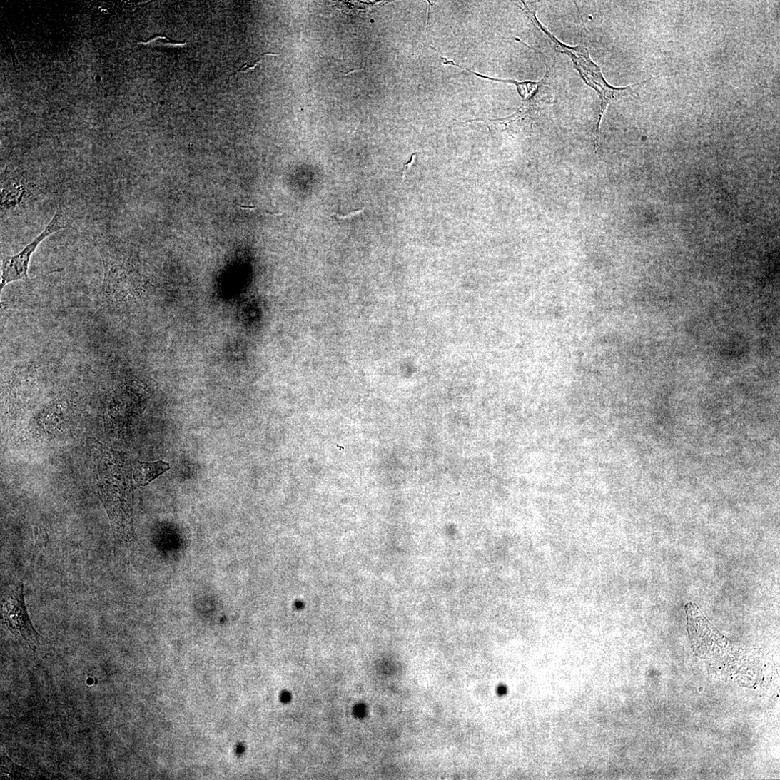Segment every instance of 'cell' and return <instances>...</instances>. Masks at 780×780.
Segmentation results:
<instances>
[{
	"label": "cell",
	"instance_id": "6da1fadb",
	"mask_svg": "<svg viewBox=\"0 0 780 780\" xmlns=\"http://www.w3.org/2000/svg\"><path fill=\"white\" fill-rule=\"evenodd\" d=\"M90 453L93 481L118 542L126 541L131 531L132 487L126 455L92 440Z\"/></svg>",
	"mask_w": 780,
	"mask_h": 780
},
{
	"label": "cell",
	"instance_id": "7a4b0ae2",
	"mask_svg": "<svg viewBox=\"0 0 780 780\" xmlns=\"http://www.w3.org/2000/svg\"><path fill=\"white\" fill-rule=\"evenodd\" d=\"M524 8H520L530 19L533 25L541 30L547 37L550 45L557 52L567 55L572 60L575 69L578 71L584 83L592 88L599 98V116L592 131V139L595 151H597L599 140V127L602 122L604 113L608 106L614 101L632 95L637 87L644 84L654 78H649L641 83L624 88H617L611 86L604 76L603 72L597 64L593 62L589 55L588 48L587 31L584 23L581 18V40L576 46H569L559 41L552 32H550L541 22H540L534 11L529 9L525 2Z\"/></svg>",
	"mask_w": 780,
	"mask_h": 780
},
{
	"label": "cell",
	"instance_id": "3957f363",
	"mask_svg": "<svg viewBox=\"0 0 780 780\" xmlns=\"http://www.w3.org/2000/svg\"><path fill=\"white\" fill-rule=\"evenodd\" d=\"M82 218L78 212L67 206L63 203H59L56 212L47 226L18 254L14 256H4L2 258L1 280H0V290L16 281L31 280L29 276V268L32 255L36 251L40 244L51 234L60 230L73 228L76 230L74 224L76 221Z\"/></svg>",
	"mask_w": 780,
	"mask_h": 780
},
{
	"label": "cell",
	"instance_id": "277c9868",
	"mask_svg": "<svg viewBox=\"0 0 780 780\" xmlns=\"http://www.w3.org/2000/svg\"><path fill=\"white\" fill-rule=\"evenodd\" d=\"M2 622L21 644L34 652L36 649L40 636L34 629L29 617L22 582L18 583L4 594Z\"/></svg>",
	"mask_w": 780,
	"mask_h": 780
},
{
	"label": "cell",
	"instance_id": "5b68a950",
	"mask_svg": "<svg viewBox=\"0 0 780 780\" xmlns=\"http://www.w3.org/2000/svg\"><path fill=\"white\" fill-rule=\"evenodd\" d=\"M168 463L158 460L153 462L136 461L133 464V478L139 486H146L153 480L169 469Z\"/></svg>",
	"mask_w": 780,
	"mask_h": 780
},
{
	"label": "cell",
	"instance_id": "8992f818",
	"mask_svg": "<svg viewBox=\"0 0 780 780\" xmlns=\"http://www.w3.org/2000/svg\"><path fill=\"white\" fill-rule=\"evenodd\" d=\"M262 61H263V59L261 58V59H259V60H258V61L257 63H255V64H254L253 66H248V65H245V66H243V67H242L241 69H239V70H238V71H237L236 73H235V74H232L231 76H230V77H231V76H236V75H237V74H241V73H247V72H248V71H254V70H255V69H256V67L258 66V65H259L260 64H261V62H262Z\"/></svg>",
	"mask_w": 780,
	"mask_h": 780
},
{
	"label": "cell",
	"instance_id": "52a82bcc",
	"mask_svg": "<svg viewBox=\"0 0 780 780\" xmlns=\"http://www.w3.org/2000/svg\"><path fill=\"white\" fill-rule=\"evenodd\" d=\"M415 154H416L415 153H412V156H411L410 160L409 161V162H408V163H406V164H405V165L404 166V169H403V173H402V181H401V185H402V184H403V183H404V181H405V174H406V172H407V168H408V167H409L410 166H411V165L412 164V163H413V161H414V157L415 156Z\"/></svg>",
	"mask_w": 780,
	"mask_h": 780
},
{
	"label": "cell",
	"instance_id": "ba28073f",
	"mask_svg": "<svg viewBox=\"0 0 780 780\" xmlns=\"http://www.w3.org/2000/svg\"><path fill=\"white\" fill-rule=\"evenodd\" d=\"M363 211H364V209L360 210V211H354L353 213H350L349 215L345 216H340L338 214H333V216H336L340 219H346V218H351V217H353L355 215H358L359 213H361Z\"/></svg>",
	"mask_w": 780,
	"mask_h": 780
},
{
	"label": "cell",
	"instance_id": "9c48e42d",
	"mask_svg": "<svg viewBox=\"0 0 780 780\" xmlns=\"http://www.w3.org/2000/svg\"><path fill=\"white\" fill-rule=\"evenodd\" d=\"M357 71L358 72L359 71H358V70H354V71H350V72H349L348 74H345V76H348V75H349V74H353V73H354V72H357Z\"/></svg>",
	"mask_w": 780,
	"mask_h": 780
}]
</instances>
